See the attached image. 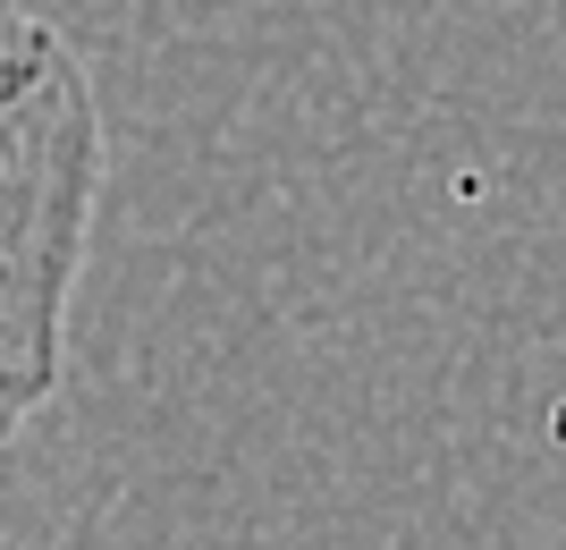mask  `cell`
<instances>
[{
    "label": "cell",
    "mask_w": 566,
    "mask_h": 550,
    "mask_svg": "<svg viewBox=\"0 0 566 550\" xmlns=\"http://www.w3.org/2000/svg\"><path fill=\"white\" fill-rule=\"evenodd\" d=\"M102 204V94L60 25L0 0V449L60 398Z\"/></svg>",
    "instance_id": "1"
}]
</instances>
